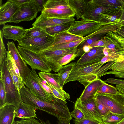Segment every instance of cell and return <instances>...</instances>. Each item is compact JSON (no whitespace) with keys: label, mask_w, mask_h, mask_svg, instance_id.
Instances as JSON below:
<instances>
[{"label":"cell","mask_w":124,"mask_h":124,"mask_svg":"<svg viewBox=\"0 0 124 124\" xmlns=\"http://www.w3.org/2000/svg\"><path fill=\"white\" fill-rule=\"evenodd\" d=\"M23 102L34 108L44 111L56 118L72 119L66 101L54 98L53 101H45L34 95L25 85L20 90Z\"/></svg>","instance_id":"cell-1"},{"label":"cell","mask_w":124,"mask_h":124,"mask_svg":"<svg viewBox=\"0 0 124 124\" xmlns=\"http://www.w3.org/2000/svg\"><path fill=\"white\" fill-rule=\"evenodd\" d=\"M103 65L100 61L94 63L75 66L67 77L65 84L68 82L77 81L85 87L90 83L98 79L95 74L96 72Z\"/></svg>","instance_id":"cell-2"},{"label":"cell","mask_w":124,"mask_h":124,"mask_svg":"<svg viewBox=\"0 0 124 124\" xmlns=\"http://www.w3.org/2000/svg\"><path fill=\"white\" fill-rule=\"evenodd\" d=\"M0 80L3 81L5 87L6 105H11L17 108L23 101L7 68L6 60L0 65Z\"/></svg>","instance_id":"cell-3"},{"label":"cell","mask_w":124,"mask_h":124,"mask_svg":"<svg viewBox=\"0 0 124 124\" xmlns=\"http://www.w3.org/2000/svg\"><path fill=\"white\" fill-rule=\"evenodd\" d=\"M85 9L82 19L94 21L102 24L101 14L109 15L117 14L121 12V7H109L100 5L94 0H84Z\"/></svg>","instance_id":"cell-4"},{"label":"cell","mask_w":124,"mask_h":124,"mask_svg":"<svg viewBox=\"0 0 124 124\" xmlns=\"http://www.w3.org/2000/svg\"><path fill=\"white\" fill-rule=\"evenodd\" d=\"M55 37L48 34L35 38L22 37L18 45L39 53L48 49L53 44Z\"/></svg>","instance_id":"cell-5"},{"label":"cell","mask_w":124,"mask_h":124,"mask_svg":"<svg viewBox=\"0 0 124 124\" xmlns=\"http://www.w3.org/2000/svg\"><path fill=\"white\" fill-rule=\"evenodd\" d=\"M17 48L23 59L31 68L45 72L52 71L50 66L38 53L19 45Z\"/></svg>","instance_id":"cell-6"},{"label":"cell","mask_w":124,"mask_h":124,"mask_svg":"<svg viewBox=\"0 0 124 124\" xmlns=\"http://www.w3.org/2000/svg\"><path fill=\"white\" fill-rule=\"evenodd\" d=\"M108 24H110L82 19L73 22L71 26L66 31L70 33L84 37L95 32L102 26Z\"/></svg>","instance_id":"cell-7"},{"label":"cell","mask_w":124,"mask_h":124,"mask_svg":"<svg viewBox=\"0 0 124 124\" xmlns=\"http://www.w3.org/2000/svg\"><path fill=\"white\" fill-rule=\"evenodd\" d=\"M95 98L108 108L111 112L124 114V95L98 94Z\"/></svg>","instance_id":"cell-8"},{"label":"cell","mask_w":124,"mask_h":124,"mask_svg":"<svg viewBox=\"0 0 124 124\" xmlns=\"http://www.w3.org/2000/svg\"><path fill=\"white\" fill-rule=\"evenodd\" d=\"M95 99L82 102L79 97L75 103V106L83 113L85 118L99 123L102 122L103 117L100 114L96 107Z\"/></svg>","instance_id":"cell-9"},{"label":"cell","mask_w":124,"mask_h":124,"mask_svg":"<svg viewBox=\"0 0 124 124\" xmlns=\"http://www.w3.org/2000/svg\"><path fill=\"white\" fill-rule=\"evenodd\" d=\"M38 12L34 0H31L20 6L19 10L9 22L18 23L23 21L32 20L36 17Z\"/></svg>","instance_id":"cell-10"},{"label":"cell","mask_w":124,"mask_h":124,"mask_svg":"<svg viewBox=\"0 0 124 124\" xmlns=\"http://www.w3.org/2000/svg\"><path fill=\"white\" fill-rule=\"evenodd\" d=\"M24 81L26 86L36 97L46 102L53 101L54 97L52 94L44 89L30 73L27 76Z\"/></svg>","instance_id":"cell-11"},{"label":"cell","mask_w":124,"mask_h":124,"mask_svg":"<svg viewBox=\"0 0 124 124\" xmlns=\"http://www.w3.org/2000/svg\"><path fill=\"white\" fill-rule=\"evenodd\" d=\"M8 51L10 53L18 68L20 75L24 80L30 73L31 70L28 67L21 55L18 48L13 41H8L7 43Z\"/></svg>","instance_id":"cell-12"},{"label":"cell","mask_w":124,"mask_h":124,"mask_svg":"<svg viewBox=\"0 0 124 124\" xmlns=\"http://www.w3.org/2000/svg\"><path fill=\"white\" fill-rule=\"evenodd\" d=\"M104 47H93L90 52L84 53L76 62L75 66L94 63L100 62L105 56L103 53Z\"/></svg>","instance_id":"cell-13"},{"label":"cell","mask_w":124,"mask_h":124,"mask_svg":"<svg viewBox=\"0 0 124 124\" xmlns=\"http://www.w3.org/2000/svg\"><path fill=\"white\" fill-rule=\"evenodd\" d=\"M81 55L79 52L77 51L76 53L69 54L60 57L42 58L50 66L52 70L55 72H58L62 67L66 65Z\"/></svg>","instance_id":"cell-14"},{"label":"cell","mask_w":124,"mask_h":124,"mask_svg":"<svg viewBox=\"0 0 124 124\" xmlns=\"http://www.w3.org/2000/svg\"><path fill=\"white\" fill-rule=\"evenodd\" d=\"M75 20L73 17L66 18H54L48 17L41 14L37 17L32 26L44 29L47 27L60 25Z\"/></svg>","instance_id":"cell-15"},{"label":"cell","mask_w":124,"mask_h":124,"mask_svg":"<svg viewBox=\"0 0 124 124\" xmlns=\"http://www.w3.org/2000/svg\"><path fill=\"white\" fill-rule=\"evenodd\" d=\"M20 8V6L7 0L0 7V25L9 22Z\"/></svg>","instance_id":"cell-16"},{"label":"cell","mask_w":124,"mask_h":124,"mask_svg":"<svg viewBox=\"0 0 124 124\" xmlns=\"http://www.w3.org/2000/svg\"><path fill=\"white\" fill-rule=\"evenodd\" d=\"M3 37L6 39L18 42L25 33L26 29L18 26L5 24L2 29Z\"/></svg>","instance_id":"cell-17"},{"label":"cell","mask_w":124,"mask_h":124,"mask_svg":"<svg viewBox=\"0 0 124 124\" xmlns=\"http://www.w3.org/2000/svg\"><path fill=\"white\" fill-rule=\"evenodd\" d=\"M104 82L97 79L90 83L85 88L79 97L81 101L95 99L96 92Z\"/></svg>","instance_id":"cell-18"},{"label":"cell","mask_w":124,"mask_h":124,"mask_svg":"<svg viewBox=\"0 0 124 124\" xmlns=\"http://www.w3.org/2000/svg\"><path fill=\"white\" fill-rule=\"evenodd\" d=\"M38 74L40 79L46 81L53 86L63 94L66 99L69 100L70 98L69 94L64 91L59 84L58 73L53 74L50 72L41 71L39 72Z\"/></svg>","instance_id":"cell-19"},{"label":"cell","mask_w":124,"mask_h":124,"mask_svg":"<svg viewBox=\"0 0 124 124\" xmlns=\"http://www.w3.org/2000/svg\"><path fill=\"white\" fill-rule=\"evenodd\" d=\"M16 108L6 105L0 109V124H13L15 122Z\"/></svg>","instance_id":"cell-20"},{"label":"cell","mask_w":124,"mask_h":124,"mask_svg":"<svg viewBox=\"0 0 124 124\" xmlns=\"http://www.w3.org/2000/svg\"><path fill=\"white\" fill-rule=\"evenodd\" d=\"M104 38L115 45L116 53L120 56L121 59H124V38L113 32L107 33Z\"/></svg>","instance_id":"cell-21"},{"label":"cell","mask_w":124,"mask_h":124,"mask_svg":"<svg viewBox=\"0 0 124 124\" xmlns=\"http://www.w3.org/2000/svg\"><path fill=\"white\" fill-rule=\"evenodd\" d=\"M41 14L48 17L54 18L73 17L75 15V12L70 8L61 10L44 8Z\"/></svg>","instance_id":"cell-22"},{"label":"cell","mask_w":124,"mask_h":124,"mask_svg":"<svg viewBox=\"0 0 124 124\" xmlns=\"http://www.w3.org/2000/svg\"><path fill=\"white\" fill-rule=\"evenodd\" d=\"M36 109L23 102L17 108L16 117L24 119L37 118Z\"/></svg>","instance_id":"cell-23"},{"label":"cell","mask_w":124,"mask_h":124,"mask_svg":"<svg viewBox=\"0 0 124 124\" xmlns=\"http://www.w3.org/2000/svg\"><path fill=\"white\" fill-rule=\"evenodd\" d=\"M77 47L67 49L53 50L47 49L38 53L43 58L60 57L69 54L76 53L77 51Z\"/></svg>","instance_id":"cell-24"},{"label":"cell","mask_w":124,"mask_h":124,"mask_svg":"<svg viewBox=\"0 0 124 124\" xmlns=\"http://www.w3.org/2000/svg\"><path fill=\"white\" fill-rule=\"evenodd\" d=\"M54 36L55 40L51 46L76 41L84 38L70 33L66 31L57 34Z\"/></svg>","instance_id":"cell-25"},{"label":"cell","mask_w":124,"mask_h":124,"mask_svg":"<svg viewBox=\"0 0 124 124\" xmlns=\"http://www.w3.org/2000/svg\"><path fill=\"white\" fill-rule=\"evenodd\" d=\"M6 53L7 57L6 60L7 68L15 85L20 92V90L25 85V84L23 83L20 81L16 73L13 68L11 61L12 56L10 53L8 51H7Z\"/></svg>","instance_id":"cell-26"},{"label":"cell","mask_w":124,"mask_h":124,"mask_svg":"<svg viewBox=\"0 0 124 124\" xmlns=\"http://www.w3.org/2000/svg\"><path fill=\"white\" fill-rule=\"evenodd\" d=\"M69 6L75 12L77 20L81 18L85 11L84 0H69Z\"/></svg>","instance_id":"cell-27"},{"label":"cell","mask_w":124,"mask_h":124,"mask_svg":"<svg viewBox=\"0 0 124 124\" xmlns=\"http://www.w3.org/2000/svg\"><path fill=\"white\" fill-rule=\"evenodd\" d=\"M76 62L62 67L58 72V80L61 86L63 88L65 82L71 70L76 64Z\"/></svg>","instance_id":"cell-28"},{"label":"cell","mask_w":124,"mask_h":124,"mask_svg":"<svg viewBox=\"0 0 124 124\" xmlns=\"http://www.w3.org/2000/svg\"><path fill=\"white\" fill-rule=\"evenodd\" d=\"M70 8L69 0H48L44 8L61 10Z\"/></svg>","instance_id":"cell-29"},{"label":"cell","mask_w":124,"mask_h":124,"mask_svg":"<svg viewBox=\"0 0 124 124\" xmlns=\"http://www.w3.org/2000/svg\"><path fill=\"white\" fill-rule=\"evenodd\" d=\"M73 22L66 23L60 25L47 27L44 29L47 34L54 36L57 34L68 30Z\"/></svg>","instance_id":"cell-30"},{"label":"cell","mask_w":124,"mask_h":124,"mask_svg":"<svg viewBox=\"0 0 124 124\" xmlns=\"http://www.w3.org/2000/svg\"><path fill=\"white\" fill-rule=\"evenodd\" d=\"M124 118V114H118L110 111L103 118L102 122L107 124H117Z\"/></svg>","instance_id":"cell-31"},{"label":"cell","mask_w":124,"mask_h":124,"mask_svg":"<svg viewBox=\"0 0 124 124\" xmlns=\"http://www.w3.org/2000/svg\"><path fill=\"white\" fill-rule=\"evenodd\" d=\"M48 34L45 29L37 26L26 29L23 37L26 38H32L44 36Z\"/></svg>","instance_id":"cell-32"},{"label":"cell","mask_w":124,"mask_h":124,"mask_svg":"<svg viewBox=\"0 0 124 124\" xmlns=\"http://www.w3.org/2000/svg\"><path fill=\"white\" fill-rule=\"evenodd\" d=\"M76 41L56 45L50 47L48 49L49 50L67 49L75 48L84 41V39Z\"/></svg>","instance_id":"cell-33"},{"label":"cell","mask_w":124,"mask_h":124,"mask_svg":"<svg viewBox=\"0 0 124 124\" xmlns=\"http://www.w3.org/2000/svg\"><path fill=\"white\" fill-rule=\"evenodd\" d=\"M121 93L116 87L109 85L104 82L97 91L96 95L98 94H118Z\"/></svg>","instance_id":"cell-34"},{"label":"cell","mask_w":124,"mask_h":124,"mask_svg":"<svg viewBox=\"0 0 124 124\" xmlns=\"http://www.w3.org/2000/svg\"><path fill=\"white\" fill-rule=\"evenodd\" d=\"M101 6L109 7H121L123 5L122 0H94Z\"/></svg>","instance_id":"cell-35"},{"label":"cell","mask_w":124,"mask_h":124,"mask_svg":"<svg viewBox=\"0 0 124 124\" xmlns=\"http://www.w3.org/2000/svg\"><path fill=\"white\" fill-rule=\"evenodd\" d=\"M121 14V12L117 14L114 15L101 14L100 15L102 18L101 23L107 24L109 22L115 21L120 17Z\"/></svg>","instance_id":"cell-36"},{"label":"cell","mask_w":124,"mask_h":124,"mask_svg":"<svg viewBox=\"0 0 124 124\" xmlns=\"http://www.w3.org/2000/svg\"><path fill=\"white\" fill-rule=\"evenodd\" d=\"M3 37L2 30H0V65L6 60L7 53L5 46L3 40Z\"/></svg>","instance_id":"cell-37"},{"label":"cell","mask_w":124,"mask_h":124,"mask_svg":"<svg viewBox=\"0 0 124 124\" xmlns=\"http://www.w3.org/2000/svg\"><path fill=\"white\" fill-rule=\"evenodd\" d=\"M102 34L97 35L94 36L93 37L87 39L85 41L82 42L78 46V47L77 49L83 52L82 48L83 46L85 45H90L94 42L97 40L101 39Z\"/></svg>","instance_id":"cell-38"},{"label":"cell","mask_w":124,"mask_h":124,"mask_svg":"<svg viewBox=\"0 0 124 124\" xmlns=\"http://www.w3.org/2000/svg\"><path fill=\"white\" fill-rule=\"evenodd\" d=\"M109 69L116 71L124 72V59L115 61Z\"/></svg>","instance_id":"cell-39"},{"label":"cell","mask_w":124,"mask_h":124,"mask_svg":"<svg viewBox=\"0 0 124 124\" xmlns=\"http://www.w3.org/2000/svg\"><path fill=\"white\" fill-rule=\"evenodd\" d=\"M30 73L44 89L48 93L52 94V92L51 89L46 84L44 83L42 81L37 74L35 70L32 68Z\"/></svg>","instance_id":"cell-40"},{"label":"cell","mask_w":124,"mask_h":124,"mask_svg":"<svg viewBox=\"0 0 124 124\" xmlns=\"http://www.w3.org/2000/svg\"><path fill=\"white\" fill-rule=\"evenodd\" d=\"M6 106V93L3 81L0 80V109Z\"/></svg>","instance_id":"cell-41"},{"label":"cell","mask_w":124,"mask_h":124,"mask_svg":"<svg viewBox=\"0 0 124 124\" xmlns=\"http://www.w3.org/2000/svg\"><path fill=\"white\" fill-rule=\"evenodd\" d=\"M95 102L100 114L103 117L110 111L108 108L96 98Z\"/></svg>","instance_id":"cell-42"},{"label":"cell","mask_w":124,"mask_h":124,"mask_svg":"<svg viewBox=\"0 0 124 124\" xmlns=\"http://www.w3.org/2000/svg\"><path fill=\"white\" fill-rule=\"evenodd\" d=\"M46 84L51 89L53 95L54 97L66 101V99L63 94L50 84L47 82Z\"/></svg>","instance_id":"cell-43"},{"label":"cell","mask_w":124,"mask_h":124,"mask_svg":"<svg viewBox=\"0 0 124 124\" xmlns=\"http://www.w3.org/2000/svg\"><path fill=\"white\" fill-rule=\"evenodd\" d=\"M70 114L72 117L76 120H78L85 118V116L82 112L74 106L73 111Z\"/></svg>","instance_id":"cell-44"},{"label":"cell","mask_w":124,"mask_h":124,"mask_svg":"<svg viewBox=\"0 0 124 124\" xmlns=\"http://www.w3.org/2000/svg\"><path fill=\"white\" fill-rule=\"evenodd\" d=\"M110 42L109 39L103 37V39L95 41L90 46L92 48L99 46L106 47Z\"/></svg>","instance_id":"cell-45"},{"label":"cell","mask_w":124,"mask_h":124,"mask_svg":"<svg viewBox=\"0 0 124 124\" xmlns=\"http://www.w3.org/2000/svg\"><path fill=\"white\" fill-rule=\"evenodd\" d=\"M13 124H42L39 120L35 118H32L28 119H22L14 122Z\"/></svg>","instance_id":"cell-46"},{"label":"cell","mask_w":124,"mask_h":124,"mask_svg":"<svg viewBox=\"0 0 124 124\" xmlns=\"http://www.w3.org/2000/svg\"><path fill=\"white\" fill-rule=\"evenodd\" d=\"M73 121V122L76 124H98L100 123L85 118L78 120L74 119Z\"/></svg>","instance_id":"cell-47"},{"label":"cell","mask_w":124,"mask_h":124,"mask_svg":"<svg viewBox=\"0 0 124 124\" xmlns=\"http://www.w3.org/2000/svg\"><path fill=\"white\" fill-rule=\"evenodd\" d=\"M38 12L43 10L44 5L47 0H34Z\"/></svg>","instance_id":"cell-48"},{"label":"cell","mask_w":124,"mask_h":124,"mask_svg":"<svg viewBox=\"0 0 124 124\" xmlns=\"http://www.w3.org/2000/svg\"><path fill=\"white\" fill-rule=\"evenodd\" d=\"M115 21L119 23L121 27L124 26V5L121 7V14L120 17Z\"/></svg>","instance_id":"cell-49"},{"label":"cell","mask_w":124,"mask_h":124,"mask_svg":"<svg viewBox=\"0 0 124 124\" xmlns=\"http://www.w3.org/2000/svg\"><path fill=\"white\" fill-rule=\"evenodd\" d=\"M109 74L114 75L115 77L124 78V72L116 71H111L105 73L104 75Z\"/></svg>","instance_id":"cell-50"},{"label":"cell","mask_w":124,"mask_h":124,"mask_svg":"<svg viewBox=\"0 0 124 124\" xmlns=\"http://www.w3.org/2000/svg\"><path fill=\"white\" fill-rule=\"evenodd\" d=\"M20 6L21 5L30 2L31 0H8Z\"/></svg>","instance_id":"cell-51"},{"label":"cell","mask_w":124,"mask_h":124,"mask_svg":"<svg viewBox=\"0 0 124 124\" xmlns=\"http://www.w3.org/2000/svg\"><path fill=\"white\" fill-rule=\"evenodd\" d=\"M103 53L105 56H114L118 55L116 53L110 51L106 47H104L103 50Z\"/></svg>","instance_id":"cell-52"},{"label":"cell","mask_w":124,"mask_h":124,"mask_svg":"<svg viewBox=\"0 0 124 124\" xmlns=\"http://www.w3.org/2000/svg\"><path fill=\"white\" fill-rule=\"evenodd\" d=\"M57 119L58 124H70L69 120L62 118H57Z\"/></svg>","instance_id":"cell-53"},{"label":"cell","mask_w":124,"mask_h":124,"mask_svg":"<svg viewBox=\"0 0 124 124\" xmlns=\"http://www.w3.org/2000/svg\"><path fill=\"white\" fill-rule=\"evenodd\" d=\"M113 32L116 33L119 35L124 38V28L123 27H119Z\"/></svg>","instance_id":"cell-54"},{"label":"cell","mask_w":124,"mask_h":124,"mask_svg":"<svg viewBox=\"0 0 124 124\" xmlns=\"http://www.w3.org/2000/svg\"><path fill=\"white\" fill-rule=\"evenodd\" d=\"M106 47L110 51L116 53V51L115 47V45L110 41Z\"/></svg>","instance_id":"cell-55"},{"label":"cell","mask_w":124,"mask_h":124,"mask_svg":"<svg viewBox=\"0 0 124 124\" xmlns=\"http://www.w3.org/2000/svg\"><path fill=\"white\" fill-rule=\"evenodd\" d=\"M116 88L121 93L124 95V86L120 85H116Z\"/></svg>","instance_id":"cell-56"},{"label":"cell","mask_w":124,"mask_h":124,"mask_svg":"<svg viewBox=\"0 0 124 124\" xmlns=\"http://www.w3.org/2000/svg\"><path fill=\"white\" fill-rule=\"evenodd\" d=\"M92 48L90 45H85L83 47L82 50L84 53H87L90 52Z\"/></svg>","instance_id":"cell-57"},{"label":"cell","mask_w":124,"mask_h":124,"mask_svg":"<svg viewBox=\"0 0 124 124\" xmlns=\"http://www.w3.org/2000/svg\"><path fill=\"white\" fill-rule=\"evenodd\" d=\"M39 119L42 124H51L48 120L46 121V122H45L43 120L40 119L39 118Z\"/></svg>","instance_id":"cell-58"},{"label":"cell","mask_w":124,"mask_h":124,"mask_svg":"<svg viewBox=\"0 0 124 124\" xmlns=\"http://www.w3.org/2000/svg\"><path fill=\"white\" fill-rule=\"evenodd\" d=\"M117 124H124V118Z\"/></svg>","instance_id":"cell-59"},{"label":"cell","mask_w":124,"mask_h":124,"mask_svg":"<svg viewBox=\"0 0 124 124\" xmlns=\"http://www.w3.org/2000/svg\"><path fill=\"white\" fill-rule=\"evenodd\" d=\"M2 1L1 0H0V7L1 6L2 4Z\"/></svg>","instance_id":"cell-60"},{"label":"cell","mask_w":124,"mask_h":124,"mask_svg":"<svg viewBox=\"0 0 124 124\" xmlns=\"http://www.w3.org/2000/svg\"><path fill=\"white\" fill-rule=\"evenodd\" d=\"M98 124H107L106 123H105L102 122V123H99Z\"/></svg>","instance_id":"cell-61"},{"label":"cell","mask_w":124,"mask_h":124,"mask_svg":"<svg viewBox=\"0 0 124 124\" xmlns=\"http://www.w3.org/2000/svg\"><path fill=\"white\" fill-rule=\"evenodd\" d=\"M122 0L123 2V5H124V0Z\"/></svg>","instance_id":"cell-62"}]
</instances>
